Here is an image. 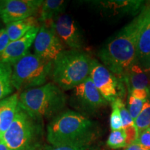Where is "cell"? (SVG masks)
<instances>
[{
  "label": "cell",
  "mask_w": 150,
  "mask_h": 150,
  "mask_svg": "<svg viewBox=\"0 0 150 150\" xmlns=\"http://www.w3.org/2000/svg\"><path fill=\"white\" fill-rule=\"evenodd\" d=\"M141 22L140 13L99 50V59L112 74L124 78L137 62V44Z\"/></svg>",
  "instance_id": "obj_1"
},
{
  "label": "cell",
  "mask_w": 150,
  "mask_h": 150,
  "mask_svg": "<svg viewBox=\"0 0 150 150\" xmlns=\"http://www.w3.org/2000/svg\"><path fill=\"white\" fill-rule=\"evenodd\" d=\"M95 126L88 118L74 110H64L50 122L47 129L50 145H91Z\"/></svg>",
  "instance_id": "obj_2"
},
{
  "label": "cell",
  "mask_w": 150,
  "mask_h": 150,
  "mask_svg": "<svg viewBox=\"0 0 150 150\" xmlns=\"http://www.w3.org/2000/svg\"><path fill=\"white\" fill-rule=\"evenodd\" d=\"M66 103L64 91L53 82L22 92L19 101L30 115L42 120L55 117L63 111Z\"/></svg>",
  "instance_id": "obj_3"
},
{
  "label": "cell",
  "mask_w": 150,
  "mask_h": 150,
  "mask_svg": "<svg viewBox=\"0 0 150 150\" xmlns=\"http://www.w3.org/2000/svg\"><path fill=\"white\" fill-rule=\"evenodd\" d=\"M92 61L81 50H64L52 64L53 83L63 91L74 89L90 76Z\"/></svg>",
  "instance_id": "obj_4"
},
{
  "label": "cell",
  "mask_w": 150,
  "mask_h": 150,
  "mask_svg": "<svg viewBox=\"0 0 150 150\" xmlns=\"http://www.w3.org/2000/svg\"><path fill=\"white\" fill-rule=\"evenodd\" d=\"M2 135L10 150H41L43 147V122L18 104L16 117Z\"/></svg>",
  "instance_id": "obj_5"
},
{
  "label": "cell",
  "mask_w": 150,
  "mask_h": 150,
  "mask_svg": "<svg viewBox=\"0 0 150 150\" xmlns=\"http://www.w3.org/2000/svg\"><path fill=\"white\" fill-rule=\"evenodd\" d=\"M52 64L51 61L29 53L13 65V86L23 92L44 85L51 74Z\"/></svg>",
  "instance_id": "obj_6"
},
{
  "label": "cell",
  "mask_w": 150,
  "mask_h": 150,
  "mask_svg": "<svg viewBox=\"0 0 150 150\" xmlns=\"http://www.w3.org/2000/svg\"><path fill=\"white\" fill-rule=\"evenodd\" d=\"M34 54L46 60L53 62L64 51V45L52 27L51 22H44L33 43Z\"/></svg>",
  "instance_id": "obj_7"
},
{
  "label": "cell",
  "mask_w": 150,
  "mask_h": 150,
  "mask_svg": "<svg viewBox=\"0 0 150 150\" xmlns=\"http://www.w3.org/2000/svg\"><path fill=\"white\" fill-rule=\"evenodd\" d=\"M90 77L102 96L107 102H113L121 98L122 87L115 75L104 65L93 59Z\"/></svg>",
  "instance_id": "obj_8"
},
{
  "label": "cell",
  "mask_w": 150,
  "mask_h": 150,
  "mask_svg": "<svg viewBox=\"0 0 150 150\" xmlns=\"http://www.w3.org/2000/svg\"><path fill=\"white\" fill-rule=\"evenodd\" d=\"M72 100L75 106L86 112H94L107 104L89 77L73 89Z\"/></svg>",
  "instance_id": "obj_9"
},
{
  "label": "cell",
  "mask_w": 150,
  "mask_h": 150,
  "mask_svg": "<svg viewBox=\"0 0 150 150\" xmlns=\"http://www.w3.org/2000/svg\"><path fill=\"white\" fill-rule=\"evenodd\" d=\"M50 22L63 45L70 50H81L83 44V36L77 24L72 17L61 14Z\"/></svg>",
  "instance_id": "obj_10"
},
{
  "label": "cell",
  "mask_w": 150,
  "mask_h": 150,
  "mask_svg": "<svg viewBox=\"0 0 150 150\" xmlns=\"http://www.w3.org/2000/svg\"><path fill=\"white\" fill-rule=\"evenodd\" d=\"M42 2V0H6L0 18L6 24L30 18L38 12Z\"/></svg>",
  "instance_id": "obj_11"
},
{
  "label": "cell",
  "mask_w": 150,
  "mask_h": 150,
  "mask_svg": "<svg viewBox=\"0 0 150 150\" xmlns=\"http://www.w3.org/2000/svg\"><path fill=\"white\" fill-rule=\"evenodd\" d=\"M40 26L35 27L18 40L10 42L2 53L0 54V61L13 65L29 53V50L34 43Z\"/></svg>",
  "instance_id": "obj_12"
},
{
  "label": "cell",
  "mask_w": 150,
  "mask_h": 150,
  "mask_svg": "<svg viewBox=\"0 0 150 150\" xmlns=\"http://www.w3.org/2000/svg\"><path fill=\"white\" fill-rule=\"evenodd\" d=\"M19 101V93L13 94L0 101V134L6 132L14 120Z\"/></svg>",
  "instance_id": "obj_13"
},
{
  "label": "cell",
  "mask_w": 150,
  "mask_h": 150,
  "mask_svg": "<svg viewBox=\"0 0 150 150\" xmlns=\"http://www.w3.org/2000/svg\"><path fill=\"white\" fill-rule=\"evenodd\" d=\"M142 22L137 44V60L150 55V5L141 11Z\"/></svg>",
  "instance_id": "obj_14"
},
{
  "label": "cell",
  "mask_w": 150,
  "mask_h": 150,
  "mask_svg": "<svg viewBox=\"0 0 150 150\" xmlns=\"http://www.w3.org/2000/svg\"><path fill=\"white\" fill-rule=\"evenodd\" d=\"M124 79L126 81L129 93L134 89L148 88L150 84V73L142 69L136 62L131 67Z\"/></svg>",
  "instance_id": "obj_15"
},
{
  "label": "cell",
  "mask_w": 150,
  "mask_h": 150,
  "mask_svg": "<svg viewBox=\"0 0 150 150\" xmlns=\"http://www.w3.org/2000/svg\"><path fill=\"white\" fill-rule=\"evenodd\" d=\"M38 26H40L38 20L35 17L32 16L6 24V29L11 42H12L24 36L32 28Z\"/></svg>",
  "instance_id": "obj_16"
},
{
  "label": "cell",
  "mask_w": 150,
  "mask_h": 150,
  "mask_svg": "<svg viewBox=\"0 0 150 150\" xmlns=\"http://www.w3.org/2000/svg\"><path fill=\"white\" fill-rule=\"evenodd\" d=\"M66 1L63 0H46L43 1L38 13L39 22H44L55 19L65 10Z\"/></svg>",
  "instance_id": "obj_17"
},
{
  "label": "cell",
  "mask_w": 150,
  "mask_h": 150,
  "mask_svg": "<svg viewBox=\"0 0 150 150\" xmlns=\"http://www.w3.org/2000/svg\"><path fill=\"white\" fill-rule=\"evenodd\" d=\"M12 75L13 65L7 62L0 61V101L13 92Z\"/></svg>",
  "instance_id": "obj_18"
},
{
  "label": "cell",
  "mask_w": 150,
  "mask_h": 150,
  "mask_svg": "<svg viewBox=\"0 0 150 150\" xmlns=\"http://www.w3.org/2000/svg\"><path fill=\"white\" fill-rule=\"evenodd\" d=\"M141 2L140 1H99V4L108 10L129 13L139 9Z\"/></svg>",
  "instance_id": "obj_19"
},
{
  "label": "cell",
  "mask_w": 150,
  "mask_h": 150,
  "mask_svg": "<svg viewBox=\"0 0 150 150\" xmlns=\"http://www.w3.org/2000/svg\"><path fill=\"white\" fill-rule=\"evenodd\" d=\"M134 125L138 131H142L150 127V100L147 99L143 105L141 112L134 120Z\"/></svg>",
  "instance_id": "obj_20"
},
{
  "label": "cell",
  "mask_w": 150,
  "mask_h": 150,
  "mask_svg": "<svg viewBox=\"0 0 150 150\" xmlns=\"http://www.w3.org/2000/svg\"><path fill=\"white\" fill-rule=\"evenodd\" d=\"M107 145L112 149L126 147V134L125 129L112 131L108 136Z\"/></svg>",
  "instance_id": "obj_21"
},
{
  "label": "cell",
  "mask_w": 150,
  "mask_h": 150,
  "mask_svg": "<svg viewBox=\"0 0 150 150\" xmlns=\"http://www.w3.org/2000/svg\"><path fill=\"white\" fill-rule=\"evenodd\" d=\"M112 104H114L117 106L118 109L120 110V116L122 118V125H123V129L127 128L129 126L134 125V121L132 119V117H131L130 113H129V110L127 109L125 104H124L121 98L117 99L115 101H114L113 102H112ZM111 103V104H112Z\"/></svg>",
  "instance_id": "obj_22"
},
{
  "label": "cell",
  "mask_w": 150,
  "mask_h": 150,
  "mask_svg": "<svg viewBox=\"0 0 150 150\" xmlns=\"http://www.w3.org/2000/svg\"><path fill=\"white\" fill-rule=\"evenodd\" d=\"M146 101L140 100V99L134 98V97L131 96L129 98V111L130 113L131 117L134 120V121L136 120V118L138 117L140 112H141L143 107V105L145 104Z\"/></svg>",
  "instance_id": "obj_23"
},
{
  "label": "cell",
  "mask_w": 150,
  "mask_h": 150,
  "mask_svg": "<svg viewBox=\"0 0 150 150\" xmlns=\"http://www.w3.org/2000/svg\"><path fill=\"white\" fill-rule=\"evenodd\" d=\"M112 112L110 117V126L112 131L120 130L123 129L122 120L120 113V110L117 106L114 104H111Z\"/></svg>",
  "instance_id": "obj_24"
},
{
  "label": "cell",
  "mask_w": 150,
  "mask_h": 150,
  "mask_svg": "<svg viewBox=\"0 0 150 150\" xmlns=\"http://www.w3.org/2000/svg\"><path fill=\"white\" fill-rule=\"evenodd\" d=\"M41 150H91V145H70L54 146L45 145Z\"/></svg>",
  "instance_id": "obj_25"
},
{
  "label": "cell",
  "mask_w": 150,
  "mask_h": 150,
  "mask_svg": "<svg viewBox=\"0 0 150 150\" xmlns=\"http://www.w3.org/2000/svg\"><path fill=\"white\" fill-rule=\"evenodd\" d=\"M124 129H125V134H126L127 147L131 145V144L136 142L138 137V134H139V131L136 128V127L134 125Z\"/></svg>",
  "instance_id": "obj_26"
},
{
  "label": "cell",
  "mask_w": 150,
  "mask_h": 150,
  "mask_svg": "<svg viewBox=\"0 0 150 150\" xmlns=\"http://www.w3.org/2000/svg\"><path fill=\"white\" fill-rule=\"evenodd\" d=\"M137 143L142 146L147 150H150V129H146L145 130L140 131L138 134Z\"/></svg>",
  "instance_id": "obj_27"
},
{
  "label": "cell",
  "mask_w": 150,
  "mask_h": 150,
  "mask_svg": "<svg viewBox=\"0 0 150 150\" xmlns=\"http://www.w3.org/2000/svg\"><path fill=\"white\" fill-rule=\"evenodd\" d=\"M11 40L6 28L0 29V54L6 50Z\"/></svg>",
  "instance_id": "obj_28"
},
{
  "label": "cell",
  "mask_w": 150,
  "mask_h": 150,
  "mask_svg": "<svg viewBox=\"0 0 150 150\" xmlns=\"http://www.w3.org/2000/svg\"><path fill=\"white\" fill-rule=\"evenodd\" d=\"M131 96L140 100L147 101V97L149 95V88L145 89H134L130 92Z\"/></svg>",
  "instance_id": "obj_29"
},
{
  "label": "cell",
  "mask_w": 150,
  "mask_h": 150,
  "mask_svg": "<svg viewBox=\"0 0 150 150\" xmlns=\"http://www.w3.org/2000/svg\"><path fill=\"white\" fill-rule=\"evenodd\" d=\"M138 65L142 69L150 73V55L140 58V59H138Z\"/></svg>",
  "instance_id": "obj_30"
},
{
  "label": "cell",
  "mask_w": 150,
  "mask_h": 150,
  "mask_svg": "<svg viewBox=\"0 0 150 150\" xmlns=\"http://www.w3.org/2000/svg\"><path fill=\"white\" fill-rule=\"evenodd\" d=\"M125 150H147L145 148H144L142 146L139 145L137 142H135V143L131 144V145L127 146L125 148Z\"/></svg>",
  "instance_id": "obj_31"
},
{
  "label": "cell",
  "mask_w": 150,
  "mask_h": 150,
  "mask_svg": "<svg viewBox=\"0 0 150 150\" xmlns=\"http://www.w3.org/2000/svg\"><path fill=\"white\" fill-rule=\"evenodd\" d=\"M0 150H10L3 139L2 135L0 134Z\"/></svg>",
  "instance_id": "obj_32"
},
{
  "label": "cell",
  "mask_w": 150,
  "mask_h": 150,
  "mask_svg": "<svg viewBox=\"0 0 150 150\" xmlns=\"http://www.w3.org/2000/svg\"><path fill=\"white\" fill-rule=\"evenodd\" d=\"M6 3V0H0V13L2 11Z\"/></svg>",
  "instance_id": "obj_33"
},
{
  "label": "cell",
  "mask_w": 150,
  "mask_h": 150,
  "mask_svg": "<svg viewBox=\"0 0 150 150\" xmlns=\"http://www.w3.org/2000/svg\"><path fill=\"white\" fill-rule=\"evenodd\" d=\"M149 129H150V127H149Z\"/></svg>",
  "instance_id": "obj_34"
}]
</instances>
